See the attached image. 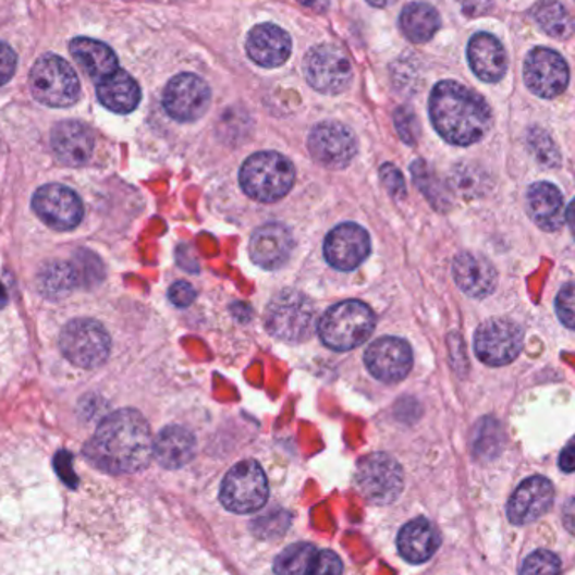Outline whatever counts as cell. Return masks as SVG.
Instances as JSON below:
<instances>
[{"label":"cell","mask_w":575,"mask_h":575,"mask_svg":"<svg viewBox=\"0 0 575 575\" xmlns=\"http://www.w3.org/2000/svg\"><path fill=\"white\" fill-rule=\"evenodd\" d=\"M266 329L284 342H303L314 332L315 305L295 290L278 293L266 308Z\"/></svg>","instance_id":"8992f818"},{"label":"cell","mask_w":575,"mask_h":575,"mask_svg":"<svg viewBox=\"0 0 575 575\" xmlns=\"http://www.w3.org/2000/svg\"><path fill=\"white\" fill-rule=\"evenodd\" d=\"M367 2L374 8H388L389 4H392V0H367Z\"/></svg>","instance_id":"681fc988"},{"label":"cell","mask_w":575,"mask_h":575,"mask_svg":"<svg viewBox=\"0 0 575 575\" xmlns=\"http://www.w3.org/2000/svg\"><path fill=\"white\" fill-rule=\"evenodd\" d=\"M33 209L37 218L56 231H71L83 219V204L78 194L61 184L42 185L34 194Z\"/></svg>","instance_id":"4fadbf2b"},{"label":"cell","mask_w":575,"mask_h":575,"mask_svg":"<svg viewBox=\"0 0 575 575\" xmlns=\"http://www.w3.org/2000/svg\"><path fill=\"white\" fill-rule=\"evenodd\" d=\"M296 2L305 5V8L311 9V11L318 12V14L327 12L330 5V0H296Z\"/></svg>","instance_id":"7dc6e473"},{"label":"cell","mask_w":575,"mask_h":575,"mask_svg":"<svg viewBox=\"0 0 575 575\" xmlns=\"http://www.w3.org/2000/svg\"><path fill=\"white\" fill-rule=\"evenodd\" d=\"M527 209L531 221L543 231H559L564 224V197L550 182H537L527 191Z\"/></svg>","instance_id":"cb8c5ba5"},{"label":"cell","mask_w":575,"mask_h":575,"mask_svg":"<svg viewBox=\"0 0 575 575\" xmlns=\"http://www.w3.org/2000/svg\"><path fill=\"white\" fill-rule=\"evenodd\" d=\"M98 100L113 113H132L142 100L140 86L126 71L117 70L96 86Z\"/></svg>","instance_id":"484cf974"},{"label":"cell","mask_w":575,"mask_h":575,"mask_svg":"<svg viewBox=\"0 0 575 575\" xmlns=\"http://www.w3.org/2000/svg\"><path fill=\"white\" fill-rule=\"evenodd\" d=\"M308 150L327 169H345L357 154V138L347 125L323 122L311 130Z\"/></svg>","instance_id":"5bb4252c"},{"label":"cell","mask_w":575,"mask_h":575,"mask_svg":"<svg viewBox=\"0 0 575 575\" xmlns=\"http://www.w3.org/2000/svg\"><path fill=\"white\" fill-rule=\"evenodd\" d=\"M413 175L417 187L428 197L435 209L446 210L451 206L450 191L428 163L416 160L413 163Z\"/></svg>","instance_id":"d6a6232c"},{"label":"cell","mask_w":575,"mask_h":575,"mask_svg":"<svg viewBox=\"0 0 575 575\" xmlns=\"http://www.w3.org/2000/svg\"><path fill=\"white\" fill-rule=\"evenodd\" d=\"M246 51L259 66L280 68L292 54V37L274 24H259L247 34Z\"/></svg>","instance_id":"ffe728a7"},{"label":"cell","mask_w":575,"mask_h":575,"mask_svg":"<svg viewBox=\"0 0 575 575\" xmlns=\"http://www.w3.org/2000/svg\"><path fill=\"white\" fill-rule=\"evenodd\" d=\"M85 454L96 468L113 475L142 472L154 456L150 426L138 411L111 413L89 439Z\"/></svg>","instance_id":"6da1fadb"},{"label":"cell","mask_w":575,"mask_h":575,"mask_svg":"<svg viewBox=\"0 0 575 575\" xmlns=\"http://www.w3.org/2000/svg\"><path fill=\"white\" fill-rule=\"evenodd\" d=\"M466 14H484L490 8V0H462Z\"/></svg>","instance_id":"bcb514c9"},{"label":"cell","mask_w":575,"mask_h":575,"mask_svg":"<svg viewBox=\"0 0 575 575\" xmlns=\"http://www.w3.org/2000/svg\"><path fill=\"white\" fill-rule=\"evenodd\" d=\"M51 145L61 162L70 167H79L91 159L95 137L85 123L68 120L58 123L52 130Z\"/></svg>","instance_id":"44dd1931"},{"label":"cell","mask_w":575,"mask_h":575,"mask_svg":"<svg viewBox=\"0 0 575 575\" xmlns=\"http://www.w3.org/2000/svg\"><path fill=\"white\" fill-rule=\"evenodd\" d=\"M553 485L543 476H531L513 491L509 502V518L512 524L525 525L539 521L553 503Z\"/></svg>","instance_id":"d6986e66"},{"label":"cell","mask_w":575,"mask_h":575,"mask_svg":"<svg viewBox=\"0 0 575 575\" xmlns=\"http://www.w3.org/2000/svg\"><path fill=\"white\" fill-rule=\"evenodd\" d=\"M8 292H5V288L0 284V308H4L5 305H8Z\"/></svg>","instance_id":"f907efd6"},{"label":"cell","mask_w":575,"mask_h":575,"mask_svg":"<svg viewBox=\"0 0 575 575\" xmlns=\"http://www.w3.org/2000/svg\"><path fill=\"white\" fill-rule=\"evenodd\" d=\"M524 348V330L510 318H491L475 333V352L479 360L502 367L515 360Z\"/></svg>","instance_id":"30bf717a"},{"label":"cell","mask_w":575,"mask_h":575,"mask_svg":"<svg viewBox=\"0 0 575 575\" xmlns=\"http://www.w3.org/2000/svg\"><path fill=\"white\" fill-rule=\"evenodd\" d=\"M439 546H441V537L438 528L426 518H416L399 531V553L409 564H423L429 561Z\"/></svg>","instance_id":"d4e9b609"},{"label":"cell","mask_w":575,"mask_h":575,"mask_svg":"<svg viewBox=\"0 0 575 575\" xmlns=\"http://www.w3.org/2000/svg\"><path fill=\"white\" fill-rule=\"evenodd\" d=\"M320 550L311 543H293L274 559L277 575H317Z\"/></svg>","instance_id":"f546056e"},{"label":"cell","mask_w":575,"mask_h":575,"mask_svg":"<svg viewBox=\"0 0 575 575\" xmlns=\"http://www.w3.org/2000/svg\"><path fill=\"white\" fill-rule=\"evenodd\" d=\"M565 221H567L568 228H571L575 237V199L568 204L567 210H565Z\"/></svg>","instance_id":"c3c4849f"},{"label":"cell","mask_w":575,"mask_h":575,"mask_svg":"<svg viewBox=\"0 0 575 575\" xmlns=\"http://www.w3.org/2000/svg\"><path fill=\"white\" fill-rule=\"evenodd\" d=\"M196 453V439L181 426L162 429L154 441V456L160 466L179 469L187 465Z\"/></svg>","instance_id":"4316f807"},{"label":"cell","mask_w":575,"mask_h":575,"mask_svg":"<svg viewBox=\"0 0 575 575\" xmlns=\"http://www.w3.org/2000/svg\"><path fill=\"white\" fill-rule=\"evenodd\" d=\"M571 575H575V571H574V572H572V574H571Z\"/></svg>","instance_id":"816d5d0a"},{"label":"cell","mask_w":575,"mask_h":575,"mask_svg":"<svg viewBox=\"0 0 575 575\" xmlns=\"http://www.w3.org/2000/svg\"><path fill=\"white\" fill-rule=\"evenodd\" d=\"M528 140H530V147L537 151V156L540 157L542 162H546L547 166H558L559 160H561L559 159L558 148L553 147L552 140L547 137L542 130H534Z\"/></svg>","instance_id":"f35d334b"},{"label":"cell","mask_w":575,"mask_h":575,"mask_svg":"<svg viewBox=\"0 0 575 575\" xmlns=\"http://www.w3.org/2000/svg\"><path fill=\"white\" fill-rule=\"evenodd\" d=\"M295 240L286 225L270 222L253 234L249 240V256L265 270H280L292 258Z\"/></svg>","instance_id":"ac0fdd59"},{"label":"cell","mask_w":575,"mask_h":575,"mask_svg":"<svg viewBox=\"0 0 575 575\" xmlns=\"http://www.w3.org/2000/svg\"><path fill=\"white\" fill-rule=\"evenodd\" d=\"M369 255V234L354 222L337 225L325 240V258L335 270H355Z\"/></svg>","instance_id":"2e32d148"},{"label":"cell","mask_w":575,"mask_h":575,"mask_svg":"<svg viewBox=\"0 0 575 575\" xmlns=\"http://www.w3.org/2000/svg\"><path fill=\"white\" fill-rule=\"evenodd\" d=\"M169 298L175 306L184 308V306L191 305L196 299V290L187 281H178V283L170 286Z\"/></svg>","instance_id":"b9f144b4"},{"label":"cell","mask_w":575,"mask_h":575,"mask_svg":"<svg viewBox=\"0 0 575 575\" xmlns=\"http://www.w3.org/2000/svg\"><path fill=\"white\" fill-rule=\"evenodd\" d=\"M562 521H564L565 528L575 535V497L568 498L562 509Z\"/></svg>","instance_id":"f6af8a7d"},{"label":"cell","mask_w":575,"mask_h":575,"mask_svg":"<svg viewBox=\"0 0 575 575\" xmlns=\"http://www.w3.org/2000/svg\"><path fill=\"white\" fill-rule=\"evenodd\" d=\"M559 466H561L562 472H575V436L562 450L561 457H559Z\"/></svg>","instance_id":"ee69618b"},{"label":"cell","mask_w":575,"mask_h":575,"mask_svg":"<svg viewBox=\"0 0 575 575\" xmlns=\"http://www.w3.org/2000/svg\"><path fill=\"white\" fill-rule=\"evenodd\" d=\"M243 191L259 203H274L292 191L295 167L277 151H259L241 167Z\"/></svg>","instance_id":"277c9868"},{"label":"cell","mask_w":575,"mask_h":575,"mask_svg":"<svg viewBox=\"0 0 575 575\" xmlns=\"http://www.w3.org/2000/svg\"><path fill=\"white\" fill-rule=\"evenodd\" d=\"M525 85L540 98H558L568 85V66L559 52L537 48L528 52L524 64Z\"/></svg>","instance_id":"9a60e30c"},{"label":"cell","mask_w":575,"mask_h":575,"mask_svg":"<svg viewBox=\"0 0 575 575\" xmlns=\"http://www.w3.org/2000/svg\"><path fill=\"white\" fill-rule=\"evenodd\" d=\"M342 559L332 550H320L317 575H342Z\"/></svg>","instance_id":"7bdbcfd3"},{"label":"cell","mask_w":575,"mask_h":575,"mask_svg":"<svg viewBox=\"0 0 575 575\" xmlns=\"http://www.w3.org/2000/svg\"><path fill=\"white\" fill-rule=\"evenodd\" d=\"M454 281L472 298H487L497 288L494 266L485 256L462 253L453 262Z\"/></svg>","instance_id":"7402d4cb"},{"label":"cell","mask_w":575,"mask_h":575,"mask_svg":"<svg viewBox=\"0 0 575 575\" xmlns=\"http://www.w3.org/2000/svg\"><path fill=\"white\" fill-rule=\"evenodd\" d=\"M531 17L543 33L555 39H567L574 34V19L559 0H540L531 9Z\"/></svg>","instance_id":"4dcf8cb0"},{"label":"cell","mask_w":575,"mask_h":575,"mask_svg":"<svg viewBox=\"0 0 575 575\" xmlns=\"http://www.w3.org/2000/svg\"><path fill=\"white\" fill-rule=\"evenodd\" d=\"M502 443V429L497 420L485 417L479 420L475 432V453L479 456H493Z\"/></svg>","instance_id":"836d02e7"},{"label":"cell","mask_w":575,"mask_h":575,"mask_svg":"<svg viewBox=\"0 0 575 575\" xmlns=\"http://www.w3.org/2000/svg\"><path fill=\"white\" fill-rule=\"evenodd\" d=\"M468 61L473 73L481 82L497 83L505 76L509 60L505 48L497 37L488 33H478L469 39Z\"/></svg>","instance_id":"603a6c76"},{"label":"cell","mask_w":575,"mask_h":575,"mask_svg":"<svg viewBox=\"0 0 575 575\" xmlns=\"http://www.w3.org/2000/svg\"><path fill=\"white\" fill-rule=\"evenodd\" d=\"M355 484L362 497L372 505H389L404 488V473L394 457L374 453L362 457L355 473Z\"/></svg>","instance_id":"9c48e42d"},{"label":"cell","mask_w":575,"mask_h":575,"mask_svg":"<svg viewBox=\"0 0 575 575\" xmlns=\"http://www.w3.org/2000/svg\"><path fill=\"white\" fill-rule=\"evenodd\" d=\"M429 117L436 132L457 147L481 140L493 120L487 101L456 82H441L435 86L429 98Z\"/></svg>","instance_id":"7a4b0ae2"},{"label":"cell","mask_w":575,"mask_h":575,"mask_svg":"<svg viewBox=\"0 0 575 575\" xmlns=\"http://www.w3.org/2000/svg\"><path fill=\"white\" fill-rule=\"evenodd\" d=\"M30 91L39 103L66 108L79 100L78 74L70 63L56 54H45L36 61L29 76Z\"/></svg>","instance_id":"5b68a950"},{"label":"cell","mask_w":575,"mask_h":575,"mask_svg":"<svg viewBox=\"0 0 575 575\" xmlns=\"http://www.w3.org/2000/svg\"><path fill=\"white\" fill-rule=\"evenodd\" d=\"M305 76L317 91L339 95L351 86L354 70L342 49L333 45H321L306 52Z\"/></svg>","instance_id":"8fae6325"},{"label":"cell","mask_w":575,"mask_h":575,"mask_svg":"<svg viewBox=\"0 0 575 575\" xmlns=\"http://www.w3.org/2000/svg\"><path fill=\"white\" fill-rule=\"evenodd\" d=\"M110 335L91 318H76L64 327L60 347L64 357L79 369L103 366L110 355Z\"/></svg>","instance_id":"ba28073f"},{"label":"cell","mask_w":575,"mask_h":575,"mask_svg":"<svg viewBox=\"0 0 575 575\" xmlns=\"http://www.w3.org/2000/svg\"><path fill=\"white\" fill-rule=\"evenodd\" d=\"M366 366L376 379L399 382L413 369V351L406 340L383 337L367 348Z\"/></svg>","instance_id":"e0dca14e"},{"label":"cell","mask_w":575,"mask_h":575,"mask_svg":"<svg viewBox=\"0 0 575 575\" xmlns=\"http://www.w3.org/2000/svg\"><path fill=\"white\" fill-rule=\"evenodd\" d=\"M17 56L11 46L0 41V86H4L14 76Z\"/></svg>","instance_id":"60d3db41"},{"label":"cell","mask_w":575,"mask_h":575,"mask_svg":"<svg viewBox=\"0 0 575 575\" xmlns=\"http://www.w3.org/2000/svg\"><path fill=\"white\" fill-rule=\"evenodd\" d=\"M270 497V485L255 460L237 463L222 479L221 503L229 512L246 513L261 510Z\"/></svg>","instance_id":"52a82bcc"},{"label":"cell","mask_w":575,"mask_h":575,"mask_svg":"<svg viewBox=\"0 0 575 575\" xmlns=\"http://www.w3.org/2000/svg\"><path fill=\"white\" fill-rule=\"evenodd\" d=\"M395 129L406 144L414 145L419 138V123L411 108L402 107L394 114Z\"/></svg>","instance_id":"74e56055"},{"label":"cell","mask_w":575,"mask_h":575,"mask_svg":"<svg viewBox=\"0 0 575 575\" xmlns=\"http://www.w3.org/2000/svg\"><path fill=\"white\" fill-rule=\"evenodd\" d=\"M555 311L559 320L567 327L575 330V284H565L555 298Z\"/></svg>","instance_id":"8d00e7d4"},{"label":"cell","mask_w":575,"mask_h":575,"mask_svg":"<svg viewBox=\"0 0 575 575\" xmlns=\"http://www.w3.org/2000/svg\"><path fill=\"white\" fill-rule=\"evenodd\" d=\"M70 51L74 61L91 78L103 79L119 70L117 54L105 42L89 39V37H76V39L71 41Z\"/></svg>","instance_id":"83f0119b"},{"label":"cell","mask_w":575,"mask_h":575,"mask_svg":"<svg viewBox=\"0 0 575 575\" xmlns=\"http://www.w3.org/2000/svg\"><path fill=\"white\" fill-rule=\"evenodd\" d=\"M399 23L402 33L406 34L411 41L428 42L438 33L441 17L432 5L426 2H411L402 9Z\"/></svg>","instance_id":"f1b7e54d"},{"label":"cell","mask_w":575,"mask_h":575,"mask_svg":"<svg viewBox=\"0 0 575 575\" xmlns=\"http://www.w3.org/2000/svg\"><path fill=\"white\" fill-rule=\"evenodd\" d=\"M210 89L197 74L182 73L163 91V108L178 122H196L209 110Z\"/></svg>","instance_id":"7c38bea8"},{"label":"cell","mask_w":575,"mask_h":575,"mask_svg":"<svg viewBox=\"0 0 575 575\" xmlns=\"http://www.w3.org/2000/svg\"><path fill=\"white\" fill-rule=\"evenodd\" d=\"M376 315L366 303L357 299L337 303L318 323V335L327 347L347 352L358 347L372 335Z\"/></svg>","instance_id":"3957f363"},{"label":"cell","mask_w":575,"mask_h":575,"mask_svg":"<svg viewBox=\"0 0 575 575\" xmlns=\"http://www.w3.org/2000/svg\"><path fill=\"white\" fill-rule=\"evenodd\" d=\"M487 182L484 172H479L475 167L460 166L454 170L453 185L465 196H475L484 192V184Z\"/></svg>","instance_id":"d590c367"},{"label":"cell","mask_w":575,"mask_h":575,"mask_svg":"<svg viewBox=\"0 0 575 575\" xmlns=\"http://www.w3.org/2000/svg\"><path fill=\"white\" fill-rule=\"evenodd\" d=\"M561 559L550 550H535L525 559L521 575H561Z\"/></svg>","instance_id":"e575fe53"},{"label":"cell","mask_w":575,"mask_h":575,"mask_svg":"<svg viewBox=\"0 0 575 575\" xmlns=\"http://www.w3.org/2000/svg\"><path fill=\"white\" fill-rule=\"evenodd\" d=\"M37 280L42 295L52 299L64 298L82 283L76 266L64 261H54L42 268Z\"/></svg>","instance_id":"1f68e13d"},{"label":"cell","mask_w":575,"mask_h":575,"mask_svg":"<svg viewBox=\"0 0 575 575\" xmlns=\"http://www.w3.org/2000/svg\"><path fill=\"white\" fill-rule=\"evenodd\" d=\"M380 178H382L383 185L388 187V191L391 192V196L395 199H402L406 196V184H404V179H402L401 172L399 169H395L391 163H386V166L380 169Z\"/></svg>","instance_id":"ab89813d"}]
</instances>
